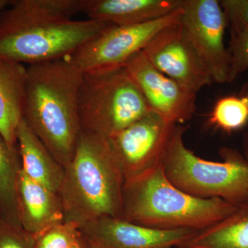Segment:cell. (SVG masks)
<instances>
[{
	"label": "cell",
	"instance_id": "24",
	"mask_svg": "<svg viewBox=\"0 0 248 248\" xmlns=\"http://www.w3.org/2000/svg\"><path fill=\"white\" fill-rule=\"evenodd\" d=\"M243 150H244V153L242 154L244 155V157L248 161V132L244 135V141H243Z\"/></svg>",
	"mask_w": 248,
	"mask_h": 248
},
{
	"label": "cell",
	"instance_id": "12",
	"mask_svg": "<svg viewBox=\"0 0 248 248\" xmlns=\"http://www.w3.org/2000/svg\"><path fill=\"white\" fill-rule=\"evenodd\" d=\"M80 230L90 244L99 248H172L184 244L197 232L155 229L116 217H103Z\"/></svg>",
	"mask_w": 248,
	"mask_h": 248
},
{
	"label": "cell",
	"instance_id": "23",
	"mask_svg": "<svg viewBox=\"0 0 248 248\" xmlns=\"http://www.w3.org/2000/svg\"><path fill=\"white\" fill-rule=\"evenodd\" d=\"M219 1L228 27L233 24L248 27V0H221Z\"/></svg>",
	"mask_w": 248,
	"mask_h": 248
},
{
	"label": "cell",
	"instance_id": "5",
	"mask_svg": "<svg viewBox=\"0 0 248 248\" xmlns=\"http://www.w3.org/2000/svg\"><path fill=\"white\" fill-rule=\"evenodd\" d=\"M187 127L176 124L165 151L162 165L170 182L181 190L202 199H221L239 204L248 199V161L236 149L223 147V161L197 156L186 147Z\"/></svg>",
	"mask_w": 248,
	"mask_h": 248
},
{
	"label": "cell",
	"instance_id": "17",
	"mask_svg": "<svg viewBox=\"0 0 248 248\" xmlns=\"http://www.w3.org/2000/svg\"><path fill=\"white\" fill-rule=\"evenodd\" d=\"M181 246L192 248H248V199L231 215L197 232Z\"/></svg>",
	"mask_w": 248,
	"mask_h": 248
},
{
	"label": "cell",
	"instance_id": "22",
	"mask_svg": "<svg viewBox=\"0 0 248 248\" xmlns=\"http://www.w3.org/2000/svg\"><path fill=\"white\" fill-rule=\"evenodd\" d=\"M33 235L22 227L0 221V248H35Z\"/></svg>",
	"mask_w": 248,
	"mask_h": 248
},
{
	"label": "cell",
	"instance_id": "21",
	"mask_svg": "<svg viewBox=\"0 0 248 248\" xmlns=\"http://www.w3.org/2000/svg\"><path fill=\"white\" fill-rule=\"evenodd\" d=\"M230 29L229 47L231 58L229 82L248 71V27L241 24L228 26Z\"/></svg>",
	"mask_w": 248,
	"mask_h": 248
},
{
	"label": "cell",
	"instance_id": "18",
	"mask_svg": "<svg viewBox=\"0 0 248 248\" xmlns=\"http://www.w3.org/2000/svg\"><path fill=\"white\" fill-rule=\"evenodd\" d=\"M22 169L19 147L10 146L0 134V221L21 226L18 215L17 182Z\"/></svg>",
	"mask_w": 248,
	"mask_h": 248
},
{
	"label": "cell",
	"instance_id": "7",
	"mask_svg": "<svg viewBox=\"0 0 248 248\" xmlns=\"http://www.w3.org/2000/svg\"><path fill=\"white\" fill-rule=\"evenodd\" d=\"M182 7L169 16L144 24L110 26L68 58L83 73L122 68L161 31L179 22Z\"/></svg>",
	"mask_w": 248,
	"mask_h": 248
},
{
	"label": "cell",
	"instance_id": "9",
	"mask_svg": "<svg viewBox=\"0 0 248 248\" xmlns=\"http://www.w3.org/2000/svg\"><path fill=\"white\" fill-rule=\"evenodd\" d=\"M180 24L213 82H229L231 58L224 44L228 23L220 1L184 0Z\"/></svg>",
	"mask_w": 248,
	"mask_h": 248
},
{
	"label": "cell",
	"instance_id": "27",
	"mask_svg": "<svg viewBox=\"0 0 248 248\" xmlns=\"http://www.w3.org/2000/svg\"><path fill=\"white\" fill-rule=\"evenodd\" d=\"M12 3L11 0H0V11H4Z\"/></svg>",
	"mask_w": 248,
	"mask_h": 248
},
{
	"label": "cell",
	"instance_id": "19",
	"mask_svg": "<svg viewBox=\"0 0 248 248\" xmlns=\"http://www.w3.org/2000/svg\"><path fill=\"white\" fill-rule=\"evenodd\" d=\"M210 122L228 133L244 128L248 122V99L239 94L218 99L212 111Z\"/></svg>",
	"mask_w": 248,
	"mask_h": 248
},
{
	"label": "cell",
	"instance_id": "13",
	"mask_svg": "<svg viewBox=\"0 0 248 248\" xmlns=\"http://www.w3.org/2000/svg\"><path fill=\"white\" fill-rule=\"evenodd\" d=\"M17 199L21 226L34 236L64 222L63 204L59 193L32 180L22 169L18 174Z\"/></svg>",
	"mask_w": 248,
	"mask_h": 248
},
{
	"label": "cell",
	"instance_id": "20",
	"mask_svg": "<svg viewBox=\"0 0 248 248\" xmlns=\"http://www.w3.org/2000/svg\"><path fill=\"white\" fill-rule=\"evenodd\" d=\"M83 237L78 225L64 221L35 236V248H73Z\"/></svg>",
	"mask_w": 248,
	"mask_h": 248
},
{
	"label": "cell",
	"instance_id": "4",
	"mask_svg": "<svg viewBox=\"0 0 248 248\" xmlns=\"http://www.w3.org/2000/svg\"><path fill=\"white\" fill-rule=\"evenodd\" d=\"M237 205L186 193L170 182L161 164L125 181L122 218L155 229L200 232L229 216Z\"/></svg>",
	"mask_w": 248,
	"mask_h": 248
},
{
	"label": "cell",
	"instance_id": "8",
	"mask_svg": "<svg viewBox=\"0 0 248 248\" xmlns=\"http://www.w3.org/2000/svg\"><path fill=\"white\" fill-rule=\"evenodd\" d=\"M175 125L151 111L107 139L124 180L138 177L162 164Z\"/></svg>",
	"mask_w": 248,
	"mask_h": 248
},
{
	"label": "cell",
	"instance_id": "15",
	"mask_svg": "<svg viewBox=\"0 0 248 248\" xmlns=\"http://www.w3.org/2000/svg\"><path fill=\"white\" fill-rule=\"evenodd\" d=\"M27 68L0 58V134L8 144L18 146L17 132L23 119Z\"/></svg>",
	"mask_w": 248,
	"mask_h": 248
},
{
	"label": "cell",
	"instance_id": "11",
	"mask_svg": "<svg viewBox=\"0 0 248 248\" xmlns=\"http://www.w3.org/2000/svg\"><path fill=\"white\" fill-rule=\"evenodd\" d=\"M152 111L174 124L188 122L195 114L197 94L163 74L143 52L124 65Z\"/></svg>",
	"mask_w": 248,
	"mask_h": 248
},
{
	"label": "cell",
	"instance_id": "1",
	"mask_svg": "<svg viewBox=\"0 0 248 248\" xmlns=\"http://www.w3.org/2000/svg\"><path fill=\"white\" fill-rule=\"evenodd\" d=\"M63 0H15L0 13V58L29 65L68 58L112 26L68 19Z\"/></svg>",
	"mask_w": 248,
	"mask_h": 248
},
{
	"label": "cell",
	"instance_id": "16",
	"mask_svg": "<svg viewBox=\"0 0 248 248\" xmlns=\"http://www.w3.org/2000/svg\"><path fill=\"white\" fill-rule=\"evenodd\" d=\"M17 140L23 171L32 180L59 193L64 177V168L23 119L18 126Z\"/></svg>",
	"mask_w": 248,
	"mask_h": 248
},
{
	"label": "cell",
	"instance_id": "14",
	"mask_svg": "<svg viewBox=\"0 0 248 248\" xmlns=\"http://www.w3.org/2000/svg\"><path fill=\"white\" fill-rule=\"evenodd\" d=\"M184 0H83L81 13L89 19L115 26L156 20L180 9Z\"/></svg>",
	"mask_w": 248,
	"mask_h": 248
},
{
	"label": "cell",
	"instance_id": "26",
	"mask_svg": "<svg viewBox=\"0 0 248 248\" xmlns=\"http://www.w3.org/2000/svg\"><path fill=\"white\" fill-rule=\"evenodd\" d=\"M239 94L242 96V97H246L248 101V81L243 86Z\"/></svg>",
	"mask_w": 248,
	"mask_h": 248
},
{
	"label": "cell",
	"instance_id": "28",
	"mask_svg": "<svg viewBox=\"0 0 248 248\" xmlns=\"http://www.w3.org/2000/svg\"><path fill=\"white\" fill-rule=\"evenodd\" d=\"M172 248H192L186 247V246H176V247H174Z\"/></svg>",
	"mask_w": 248,
	"mask_h": 248
},
{
	"label": "cell",
	"instance_id": "29",
	"mask_svg": "<svg viewBox=\"0 0 248 248\" xmlns=\"http://www.w3.org/2000/svg\"><path fill=\"white\" fill-rule=\"evenodd\" d=\"M90 246H91V248H99L97 247V246H93V245L90 244Z\"/></svg>",
	"mask_w": 248,
	"mask_h": 248
},
{
	"label": "cell",
	"instance_id": "10",
	"mask_svg": "<svg viewBox=\"0 0 248 248\" xmlns=\"http://www.w3.org/2000/svg\"><path fill=\"white\" fill-rule=\"evenodd\" d=\"M142 52L158 71L196 94L214 83L180 20L161 31Z\"/></svg>",
	"mask_w": 248,
	"mask_h": 248
},
{
	"label": "cell",
	"instance_id": "3",
	"mask_svg": "<svg viewBox=\"0 0 248 248\" xmlns=\"http://www.w3.org/2000/svg\"><path fill=\"white\" fill-rule=\"evenodd\" d=\"M124 182L107 139L81 132L59 192L64 221L80 228L103 217L122 218Z\"/></svg>",
	"mask_w": 248,
	"mask_h": 248
},
{
	"label": "cell",
	"instance_id": "2",
	"mask_svg": "<svg viewBox=\"0 0 248 248\" xmlns=\"http://www.w3.org/2000/svg\"><path fill=\"white\" fill-rule=\"evenodd\" d=\"M27 68L23 120L65 168L81 134L79 94L84 73L68 58Z\"/></svg>",
	"mask_w": 248,
	"mask_h": 248
},
{
	"label": "cell",
	"instance_id": "6",
	"mask_svg": "<svg viewBox=\"0 0 248 248\" xmlns=\"http://www.w3.org/2000/svg\"><path fill=\"white\" fill-rule=\"evenodd\" d=\"M151 111L125 67L84 73L79 94L81 133L108 139Z\"/></svg>",
	"mask_w": 248,
	"mask_h": 248
},
{
	"label": "cell",
	"instance_id": "25",
	"mask_svg": "<svg viewBox=\"0 0 248 248\" xmlns=\"http://www.w3.org/2000/svg\"><path fill=\"white\" fill-rule=\"evenodd\" d=\"M73 248H91V246H90L89 243L88 242L87 240L85 239L84 236L83 239Z\"/></svg>",
	"mask_w": 248,
	"mask_h": 248
}]
</instances>
